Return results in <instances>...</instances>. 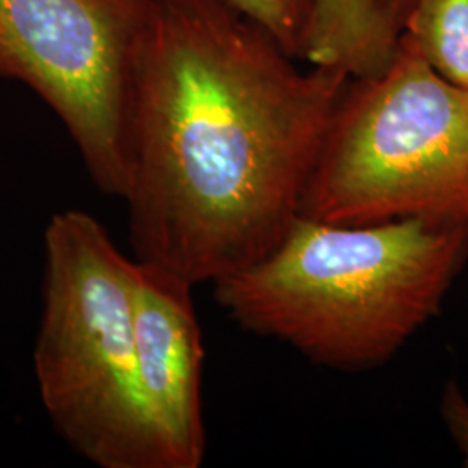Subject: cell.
Listing matches in <instances>:
<instances>
[{
	"instance_id": "1",
	"label": "cell",
	"mask_w": 468,
	"mask_h": 468,
	"mask_svg": "<svg viewBox=\"0 0 468 468\" xmlns=\"http://www.w3.org/2000/svg\"><path fill=\"white\" fill-rule=\"evenodd\" d=\"M349 75L299 67L228 0H150L123 201L135 259L216 283L293 222Z\"/></svg>"
},
{
	"instance_id": "2",
	"label": "cell",
	"mask_w": 468,
	"mask_h": 468,
	"mask_svg": "<svg viewBox=\"0 0 468 468\" xmlns=\"http://www.w3.org/2000/svg\"><path fill=\"white\" fill-rule=\"evenodd\" d=\"M467 261V234L419 220L344 226L301 216L266 257L212 286L243 330L349 373L401 351Z\"/></svg>"
},
{
	"instance_id": "3",
	"label": "cell",
	"mask_w": 468,
	"mask_h": 468,
	"mask_svg": "<svg viewBox=\"0 0 468 468\" xmlns=\"http://www.w3.org/2000/svg\"><path fill=\"white\" fill-rule=\"evenodd\" d=\"M131 264L89 212L50 218L35 382L54 431L85 462L172 468L139 378Z\"/></svg>"
},
{
	"instance_id": "4",
	"label": "cell",
	"mask_w": 468,
	"mask_h": 468,
	"mask_svg": "<svg viewBox=\"0 0 468 468\" xmlns=\"http://www.w3.org/2000/svg\"><path fill=\"white\" fill-rule=\"evenodd\" d=\"M301 216L344 226L419 220L468 236V89L399 38L382 73L346 85Z\"/></svg>"
},
{
	"instance_id": "5",
	"label": "cell",
	"mask_w": 468,
	"mask_h": 468,
	"mask_svg": "<svg viewBox=\"0 0 468 468\" xmlns=\"http://www.w3.org/2000/svg\"><path fill=\"white\" fill-rule=\"evenodd\" d=\"M150 0H0V79L61 120L92 185L123 200L131 100Z\"/></svg>"
},
{
	"instance_id": "6",
	"label": "cell",
	"mask_w": 468,
	"mask_h": 468,
	"mask_svg": "<svg viewBox=\"0 0 468 468\" xmlns=\"http://www.w3.org/2000/svg\"><path fill=\"white\" fill-rule=\"evenodd\" d=\"M193 288L183 276L133 259L131 299L143 392L170 467L198 468L207 452L203 344Z\"/></svg>"
},
{
	"instance_id": "7",
	"label": "cell",
	"mask_w": 468,
	"mask_h": 468,
	"mask_svg": "<svg viewBox=\"0 0 468 468\" xmlns=\"http://www.w3.org/2000/svg\"><path fill=\"white\" fill-rule=\"evenodd\" d=\"M413 0H316L303 61L351 79L392 63Z\"/></svg>"
},
{
	"instance_id": "8",
	"label": "cell",
	"mask_w": 468,
	"mask_h": 468,
	"mask_svg": "<svg viewBox=\"0 0 468 468\" xmlns=\"http://www.w3.org/2000/svg\"><path fill=\"white\" fill-rule=\"evenodd\" d=\"M401 40L442 79L468 89V0H413Z\"/></svg>"
},
{
	"instance_id": "9",
	"label": "cell",
	"mask_w": 468,
	"mask_h": 468,
	"mask_svg": "<svg viewBox=\"0 0 468 468\" xmlns=\"http://www.w3.org/2000/svg\"><path fill=\"white\" fill-rule=\"evenodd\" d=\"M245 16L250 17L292 58L303 61L316 0H228Z\"/></svg>"
},
{
	"instance_id": "10",
	"label": "cell",
	"mask_w": 468,
	"mask_h": 468,
	"mask_svg": "<svg viewBox=\"0 0 468 468\" xmlns=\"http://www.w3.org/2000/svg\"><path fill=\"white\" fill-rule=\"evenodd\" d=\"M441 415L468 467V401L454 382L444 387L441 399Z\"/></svg>"
}]
</instances>
